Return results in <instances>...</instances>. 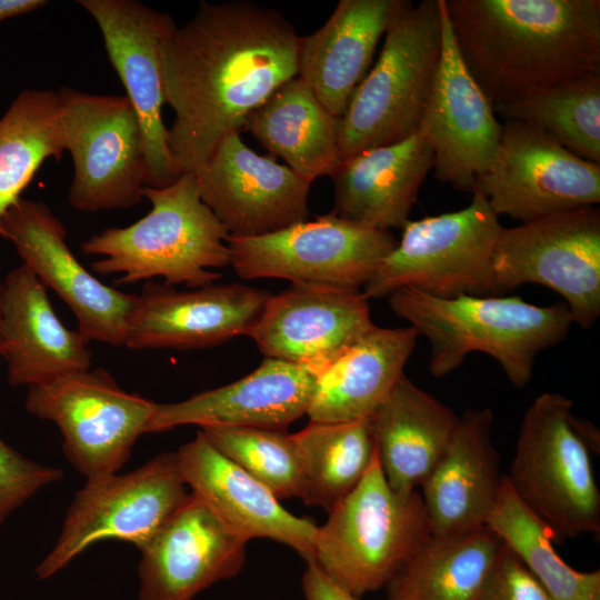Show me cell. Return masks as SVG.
I'll use <instances>...</instances> for the list:
<instances>
[{
  "mask_svg": "<svg viewBox=\"0 0 600 600\" xmlns=\"http://www.w3.org/2000/svg\"><path fill=\"white\" fill-rule=\"evenodd\" d=\"M47 4L44 0H0V23L13 17L37 11Z\"/></svg>",
  "mask_w": 600,
  "mask_h": 600,
  "instance_id": "cell-40",
  "label": "cell"
},
{
  "mask_svg": "<svg viewBox=\"0 0 600 600\" xmlns=\"http://www.w3.org/2000/svg\"><path fill=\"white\" fill-rule=\"evenodd\" d=\"M502 544L487 526L431 534L386 586L384 600H476Z\"/></svg>",
  "mask_w": 600,
  "mask_h": 600,
  "instance_id": "cell-31",
  "label": "cell"
},
{
  "mask_svg": "<svg viewBox=\"0 0 600 600\" xmlns=\"http://www.w3.org/2000/svg\"><path fill=\"white\" fill-rule=\"evenodd\" d=\"M432 167V150L419 130L343 159L330 176L331 212L378 230L402 229Z\"/></svg>",
  "mask_w": 600,
  "mask_h": 600,
  "instance_id": "cell-27",
  "label": "cell"
},
{
  "mask_svg": "<svg viewBox=\"0 0 600 600\" xmlns=\"http://www.w3.org/2000/svg\"><path fill=\"white\" fill-rule=\"evenodd\" d=\"M176 452H163L127 472L87 479L70 504L61 533L37 567L52 577L90 546L116 539L141 546L187 499Z\"/></svg>",
  "mask_w": 600,
  "mask_h": 600,
  "instance_id": "cell-13",
  "label": "cell"
},
{
  "mask_svg": "<svg viewBox=\"0 0 600 600\" xmlns=\"http://www.w3.org/2000/svg\"><path fill=\"white\" fill-rule=\"evenodd\" d=\"M339 119L330 114L311 89L296 77L279 87L247 119L250 131L273 157L311 182L331 176L341 161Z\"/></svg>",
  "mask_w": 600,
  "mask_h": 600,
  "instance_id": "cell-30",
  "label": "cell"
},
{
  "mask_svg": "<svg viewBox=\"0 0 600 600\" xmlns=\"http://www.w3.org/2000/svg\"><path fill=\"white\" fill-rule=\"evenodd\" d=\"M183 481L214 516L247 542L267 538L312 562L318 526L288 511L260 481L219 452L198 431L176 451Z\"/></svg>",
  "mask_w": 600,
  "mask_h": 600,
  "instance_id": "cell-22",
  "label": "cell"
},
{
  "mask_svg": "<svg viewBox=\"0 0 600 600\" xmlns=\"http://www.w3.org/2000/svg\"><path fill=\"white\" fill-rule=\"evenodd\" d=\"M507 481L554 538L600 532V492L571 399L543 392L527 409Z\"/></svg>",
  "mask_w": 600,
  "mask_h": 600,
  "instance_id": "cell-7",
  "label": "cell"
},
{
  "mask_svg": "<svg viewBox=\"0 0 600 600\" xmlns=\"http://www.w3.org/2000/svg\"><path fill=\"white\" fill-rule=\"evenodd\" d=\"M494 213L521 223L600 202V164L579 158L541 129L502 123L492 166L476 188Z\"/></svg>",
  "mask_w": 600,
  "mask_h": 600,
  "instance_id": "cell-14",
  "label": "cell"
},
{
  "mask_svg": "<svg viewBox=\"0 0 600 600\" xmlns=\"http://www.w3.org/2000/svg\"><path fill=\"white\" fill-rule=\"evenodd\" d=\"M319 373L266 358L248 376L174 403H157L148 433L179 426L286 430L307 414Z\"/></svg>",
  "mask_w": 600,
  "mask_h": 600,
  "instance_id": "cell-23",
  "label": "cell"
},
{
  "mask_svg": "<svg viewBox=\"0 0 600 600\" xmlns=\"http://www.w3.org/2000/svg\"><path fill=\"white\" fill-rule=\"evenodd\" d=\"M98 24L110 63L142 129L148 168L147 187L162 188L176 181L163 123L160 47L176 27L164 12L137 0H79Z\"/></svg>",
  "mask_w": 600,
  "mask_h": 600,
  "instance_id": "cell-17",
  "label": "cell"
},
{
  "mask_svg": "<svg viewBox=\"0 0 600 600\" xmlns=\"http://www.w3.org/2000/svg\"><path fill=\"white\" fill-rule=\"evenodd\" d=\"M1 293H2V283L0 282V302H1Z\"/></svg>",
  "mask_w": 600,
  "mask_h": 600,
  "instance_id": "cell-41",
  "label": "cell"
},
{
  "mask_svg": "<svg viewBox=\"0 0 600 600\" xmlns=\"http://www.w3.org/2000/svg\"><path fill=\"white\" fill-rule=\"evenodd\" d=\"M306 600H360L331 580L316 563H307L302 574Z\"/></svg>",
  "mask_w": 600,
  "mask_h": 600,
  "instance_id": "cell-39",
  "label": "cell"
},
{
  "mask_svg": "<svg viewBox=\"0 0 600 600\" xmlns=\"http://www.w3.org/2000/svg\"><path fill=\"white\" fill-rule=\"evenodd\" d=\"M156 407L101 368L30 386L26 397L29 413L58 426L66 457L87 479L123 467L137 439L148 433Z\"/></svg>",
  "mask_w": 600,
  "mask_h": 600,
  "instance_id": "cell-11",
  "label": "cell"
},
{
  "mask_svg": "<svg viewBox=\"0 0 600 600\" xmlns=\"http://www.w3.org/2000/svg\"><path fill=\"white\" fill-rule=\"evenodd\" d=\"M299 36L278 10L248 0L202 1L160 47L167 143L181 173H196L216 146L298 76Z\"/></svg>",
  "mask_w": 600,
  "mask_h": 600,
  "instance_id": "cell-1",
  "label": "cell"
},
{
  "mask_svg": "<svg viewBox=\"0 0 600 600\" xmlns=\"http://www.w3.org/2000/svg\"><path fill=\"white\" fill-rule=\"evenodd\" d=\"M89 341L64 327L47 288L21 264L3 283L0 302V356L11 386H33L91 368Z\"/></svg>",
  "mask_w": 600,
  "mask_h": 600,
  "instance_id": "cell-24",
  "label": "cell"
},
{
  "mask_svg": "<svg viewBox=\"0 0 600 600\" xmlns=\"http://www.w3.org/2000/svg\"><path fill=\"white\" fill-rule=\"evenodd\" d=\"M64 151L73 163L68 201L81 212L132 208L148 168L139 118L126 96L57 90Z\"/></svg>",
  "mask_w": 600,
  "mask_h": 600,
  "instance_id": "cell-9",
  "label": "cell"
},
{
  "mask_svg": "<svg viewBox=\"0 0 600 600\" xmlns=\"http://www.w3.org/2000/svg\"><path fill=\"white\" fill-rule=\"evenodd\" d=\"M418 337L411 327L371 329L319 373L307 411L310 422L370 417L403 374Z\"/></svg>",
  "mask_w": 600,
  "mask_h": 600,
  "instance_id": "cell-29",
  "label": "cell"
},
{
  "mask_svg": "<svg viewBox=\"0 0 600 600\" xmlns=\"http://www.w3.org/2000/svg\"><path fill=\"white\" fill-rule=\"evenodd\" d=\"M493 111L534 126L579 158L600 164V73L493 104Z\"/></svg>",
  "mask_w": 600,
  "mask_h": 600,
  "instance_id": "cell-35",
  "label": "cell"
},
{
  "mask_svg": "<svg viewBox=\"0 0 600 600\" xmlns=\"http://www.w3.org/2000/svg\"><path fill=\"white\" fill-rule=\"evenodd\" d=\"M408 0H340L326 23L299 38L298 76L340 119L366 77L378 41Z\"/></svg>",
  "mask_w": 600,
  "mask_h": 600,
  "instance_id": "cell-26",
  "label": "cell"
},
{
  "mask_svg": "<svg viewBox=\"0 0 600 600\" xmlns=\"http://www.w3.org/2000/svg\"><path fill=\"white\" fill-rule=\"evenodd\" d=\"M384 36L376 64L339 119L341 160L419 130L441 53V0L410 2Z\"/></svg>",
  "mask_w": 600,
  "mask_h": 600,
  "instance_id": "cell-6",
  "label": "cell"
},
{
  "mask_svg": "<svg viewBox=\"0 0 600 600\" xmlns=\"http://www.w3.org/2000/svg\"><path fill=\"white\" fill-rule=\"evenodd\" d=\"M0 236L13 244L44 287L68 304L89 342L124 346L137 294L109 287L90 273L70 250L64 224L46 203L19 199L3 216Z\"/></svg>",
  "mask_w": 600,
  "mask_h": 600,
  "instance_id": "cell-15",
  "label": "cell"
},
{
  "mask_svg": "<svg viewBox=\"0 0 600 600\" xmlns=\"http://www.w3.org/2000/svg\"><path fill=\"white\" fill-rule=\"evenodd\" d=\"M201 431L219 452L279 500L302 499V467L292 434L252 427H203Z\"/></svg>",
  "mask_w": 600,
  "mask_h": 600,
  "instance_id": "cell-36",
  "label": "cell"
},
{
  "mask_svg": "<svg viewBox=\"0 0 600 600\" xmlns=\"http://www.w3.org/2000/svg\"><path fill=\"white\" fill-rule=\"evenodd\" d=\"M194 174L202 201L230 236L274 232L309 214L311 182L251 150L239 131L224 136Z\"/></svg>",
  "mask_w": 600,
  "mask_h": 600,
  "instance_id": "cell-18",
  "label": "cell"
},
{
  "mask_svg": "<svg viewBox=\"0 0 600 600\" xmlns=\"http://www.w3.org/2000/svg\"><path fill=\"white\" fill-rule=\"evenodd\" d=\"M497 296L524 283L560 294L573 323L600 316V210L584 207L502 229L492 256Z\"/></svg>",
  "mask_w": 600,
  "mask_h": 600,
  "instance_id": "cell-10",
  "label": "cell"
},
{
  "mask_svg": "<svg viewBox=\"0 0 600 600\" xmlns=\"http://www.w3.org/2000/svg\"><path fill=\"white\" fill-rule=\"evenodd\" d=\"M387 298L390 309L429 341L434 378L454 371L478 351L491 356L509 381L523 388L538 354L563 341L573 323L564 302L543 307L518 296L440 298L408 287Z\"/></svg>",
  "mask_w": 600,
  "mask_h": 600,
  "instance_id": "cell-3",
  "label": "cell"
},
{
  "mask_svg": "<svg viewBox=\"0 0 600 600\" xmlns=\"http://www.w3.org/2000/svg\"><path fill=\"white\" fill-rule=\"evenodd\" d=\"M444 8L492 106L600 73L599 0H444Z\"/></svg>",
  "mask_w": 600,
  "mask_h": 600,
  "instance_id": "cell-2",
  "label": "cell"
},
{
  "mask_svg": "<svg viewBox=\"0 0 600 600\" xmlns=\"http://www.w3.org/2000/svg\"><path fill=\"white\" fill-rule=\"evenodd\" d=\"M272 294L241 283L189 290L144 282L128 318L130 349H198L249 336Z\"/></svg>",
  "mask_w": 600,
  "mask_h": 600,
  "instance_id": "cell-20",
  "label": "cell"
},
{
  "mask_svg": "<svg viewBox=\"0 0 600 600\" xmlns=\"http://www.w3.org/2000/svg\"><path fill=\"white\" fill-rule=\"evenodd\" d=\"M328 513L312 562L358 598L386 587L431 537L421 494L393 490L377 451L361 481Z\"/></svg>",
  "mask_w": 600,
  "mask_h": 600,
  "instance_id": "cell-5",
  "label": "cell"
},
{
  "mask_svg": "<svg viewBox=\"0 0 600 600\" xmlns=\"http://www.w3.org/2000/svg\"><path fill=\"white\" fill-rule=\"evenodd\" d=\"M486 526L521 560L551 600H600V570L578 571L553 548L554 536L516 496L504 476Z\"/></svg>",
  "mask_w": 600,
  "mask_h": 600,
  "instance_id": "cell-34",
  "label": "cell"
},
{
  "mask_svg": "<svg viewBox=\"0 0 600 600\" xmlns=\"http://www.w3.org/2000/svg\"><path fill=\"white\" fill-rule=\"evenodd\" d=\"M397 243L390 231L333 212L274 232L227 239L230 264L242 279L280 278L361 290Z\"/></svg>",
  "mask_w": 600,
  "mask_h": 600,
  "instance_id": "cell-12",
  "label": "cell"
},
{
  "mask_svg": "<svg viewBox=\"0 0 600 600\" xmlns=\"http://www.w3.org/2000/svg\"><path fill=\"white\" fill-rule=\"evenodd\" d=\"M476 600H551L521 560L503 543Z\"/></svg>",
  "mask_w": 600,
  "mask_h": 600,
  "instance_id": "cell-38",
  "label": "cell"
},
{
  "mask_svg": "<svg viewBox=\"0 0 600 600\" xmlns=\"http://www.w3.org/2000/svg\"><path fill=\"white\" fill-rule=\"evenodd\" d=\"M247 543L190 492L138 547L139 600H193L241 572Z\"/></svg>",
  "mask_w": 600,
  "mask_h": 600,
  "instance_id": "cell-21",
  "label": "cell"
},
{
  "mask_svg": "<svg viewBox=\"0 0 600 600\" xmlns=\"http://www.w3.org/2000/svg\"><path fill=\"white\" fill-rule=\"evenodd\" d=\"M502 229L486 197L474 189L463 209L409 220L362 292L376 299L410 287L440 298L497 296L492 256Z\"/></svg>",
  "mask_w": 600,
  "mask_h": 600,
  "instance_id": "cell-8",
  "label": "cell"
},
{
  "mask_svg": "<svg viewBox=\"0 0 600 600\" xmlns=\"http://www.w3.org/2000/svg\"><path fill=\"white\" fill-rule=\"evenodd\" d=\"M374 327L361 289L296 282L270 297L249 337L266 358L320 373Z\"/></svg>",
  "mask_w": 600,
  "mask_h": 600,
  "instance_id": "cell-19",
  "label": "cell"
},
{
  "mask_svg": "<svg viewBox=\"0 0 600 600\" xmlns=\"http://www.w3.org/2000/svg\"><path fill=\"white\" fill-rule=\"evenodd\" d=\"M148 214L122 228H108L81 243L86 254L102 256L91 268L120 273L119 283L164 279V283L199 288L221 274L212 269L230 264L229 232L202 201L196 174L181 173L162 188L146 187Z\"/></svg>",
  "mask_w": 600,
  "mask_h": 600,
  "instance_id": "cell-4",
  "label": "cell"
},
{
  "mask_svg": "<svg viewBox=\"0 0 600 600\" xmlns=\"http://www.w3.org/2000/svg\"><path fill=\"white\" fill-rule=\"evenodd\" d=\"M303 474L302 499L329 511L363 478L376 454L368 418L310 422L292 433Z\"/></svg>",
  "mask_w": 600,
  "mask_h": 600,
  "instance_id": "cell-32",
  "label": "cell"
},
{
  "mask_svg": "<svg viewBox=\"0 0 600 600\" xmlns=\"http://www.w3.org/2000/svg\"><path fill=\"white\" fill-rule=\"evenodd\" d=\"M61 478V469L23 457L0 438V524L40 489Z\"/></svg>",
  "mask_w": 600,
  "mask_h": 600,
  "instance_id": "cell-37",
  "label": "cell"
},
{
  "mask_svg": "<svg viewBox=\"0 0 600 600\" xmlns=\"http://www.w3.org/2000/svg\"><path fill=\"white\" fill-rule=\"evenodd\" d=\"M63 151L58 92L21 91L0 118V222L42 163Z\"/></svg>",
  "mask_w": 600,
  "mask_h": 600,
  "instance_id": "cell-33",
  "label": "cell"
},
{
  "mask_svg": "<svg viewBox=\"0 0 600 600\" xmlns=\"http://www.w3.org/2000/svg\"><path fill=\"white\" fill-rule=\"evenodd\" d=\"M460 417L404 374L369 417L388 484L398 492L422 486L447 449Z\"/></svg>",
  "mask_w": 600,
  "mask_h": 600,
  "instance_id": "cell-28",
  "label": "cell"
},
{
  "mask_svg": "<svg viewBox=\"0 0 600 600\" xmlns=\"http://www.w3.org/2000/svg\"><path fill=\"white\" fill-rule=\"evenodd\" d=\"M490 408L468 409L443 454L422 483L432 536H450L486 526L503 482L492 440Z\"/></svg>",
  "mask_w": 600,
  "mask_h": 600,
  "instance_id": "cell-25",
  "label": "cell"
},
{
  "mask_svg": "<svg viewBox=\"0 0 600 600\" xmlns=\"http://www.w3.org/2000/svg\"><path fill=\"white\" fill-rule=\"evenodd\" d=\"M442 43L419 131L433 153L434 178L461 192L493 163L502 123L459 53L441 0Z\"/></svg>",
  "mask_w": 600,
  "mask_h": 600,
  "instance_id": "cell-16",
  "label": "cell"
}]
</instances>
